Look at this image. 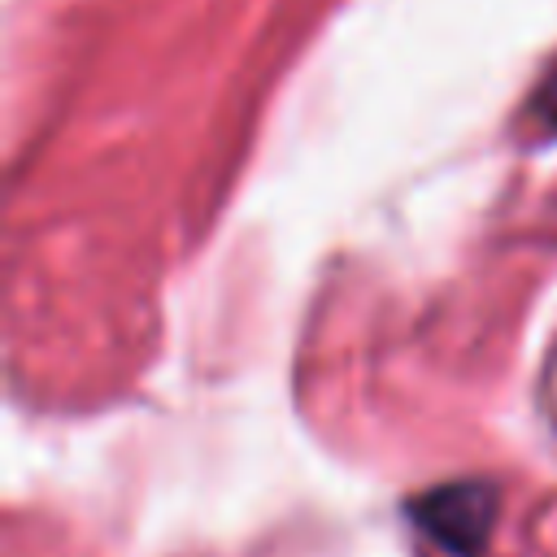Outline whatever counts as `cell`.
<instances>
[{
    "label": "cell",
    "instance_id": "obj_1",
    "mask_svg": "<svg viewBox=\"0 0 557 557\" xmlns=\"http://www.w3.org/2000/svg\"><path fill=\"white\" fill-rule=\"evenodd\" d=\"M413 522L453 557H479L492 540L496 527V487L466 479V483H444L422 492L409 505Z\"/></svg>",
    "mask_w": 557,
    "mask_h": 557
}]
</instances>
